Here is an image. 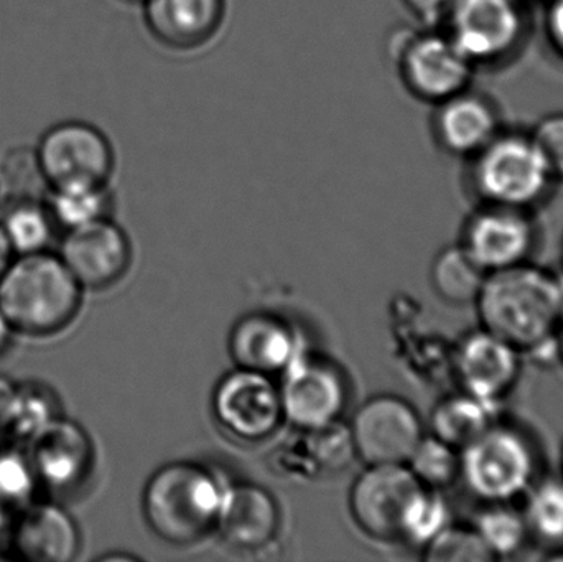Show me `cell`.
<instances>
[{
  "label": "cell",
  "mask_w": 563,
  "mask_h": 562,
  "mask_svg": "<svg viewBox=\"0 0 563 562\" xmlns=\"http://www.w3.org/2000/svg\"><path fill=\"white\" fill-rule=\"evenodd\" d=\"M479 327L508 342L518 352H554L562 323L559 274L522 263L486 274L475 300Z\"/></svg>",
  "instance_id": "6da1fadb"
},
{
  "label": "cell",
  "mask_w": 563,
  "mask_h": 562,
  "mask_svg": "<svg viewBox=\"0 0 563 562\" xmlns=\"http://www.w3.org/2000/svg\"><path fill=\"white\" fill-rule=\"evenodd\" d=\"M354 524L373 540L422 548L452 524L439 491L423 487L404 464L367 465L350 491Z\"/></svg>",
  "instance_id": "7a4b0ae2"
},
{
  "label": "cell",
  "mask_w": 563,
  "mask_h": 562,
  "mask_svg": "<svg viewBox=\"0 0 563 562\" xmlns=\"http://www.w3.org/2000/svg\"><path fill=\"white\" fill-rule=\"evenodd\" d=\"M82 287L46 251L13 257L0 277V310L13 332L46 337L65 330L78 316Z\"/></svg>",
  "instance_id": "3957f363"
},
{
  "label": "cell",
  "mask_w": 563,
  "mask_h": 562,
  "mask_svg": "<svg viewBox=\"0 0 563 562\" xmlns=\"http://www.w3.org/2000/svg\"><path fill=\"white\" fill-rule=\"evenodd\" d=\"M224 488L197 462H172L148 478L142 511L155 537L174 547H190L214 533Z\"/></svg>",
  "instance_id": "277c9868"
},
{
  "label": "cell",
  "mask_w": 563,
  "mask_h": 562,
  "mask_svg": "<svg viewBox=\"0 0 563 562\" xmlns=\"http://www.w3.org/2000/svg\"><path fill=\"white\" fill-rule=\"evenodd\" d=\"M538 477V448L511 422L496 419L460 451V481L483 504H512Z\"/></svg>",
  "instance_id": "5b68a950"
},
{
  "label": "cell",
  "mask_w": 563,
  "mask_h": 562,
  "mask_svg": "<svg viewBox=\"0 0 563 562\" xmlns=\"http://www.w3.org/2000/svg\"><path fill=\"white\" fill-rule=\"evenodd\" d=\"M387 53L404 88L419 101L435 106L472 85L475 65L442 29L399 26Z\"/></svg>",
  "instance_id": "8992f818"
},
{
  "label": "cell",
  "mask_w": 563,
  "mask_h": 562,
  "mask_svg": "<svg viewBox=\"0 0 563 562\" xmlns=\"http://www.w3.org/2000/svg\"><path fill=\"white\" fill-rule=\"evenodd\" d=\"M472 158L473 185L485 203L529 210L554 181L531 135L498 134Z\"/></svg>",
  "instance_id": "52a82bcc"
},
{
  "label": "cell",
  "mask_w": 563,
  "mask_h": 562,
  "mask_svg": "<svg viewBox=\"0 0 563 562\" xmlns=\"http://www.w3.org/2000/svg\"><path fill=\"white\" fill-rule=\"evenodd\" d=\"M49 188L108 184L115 168L111 139L91 122H58L46 129L35 147Z\"/></svg>",
  "instance_id": "ba28073f"
},
{
  "label": "cell",
  "mask_w": 563,
  "mask_h": 562,
  "mask_svg": "<svg viewBox=\"0 0 563 562\" xmlns=\"http://www.w3.org/2000/svg\"><path fill=\"white\" fill-rule=\"evenodd\" d=\"M473 65L509 58L526 35L519 0H456L440 26Z\"/></svg>",
  "instance_id": "9c48e42d"
},
{
  "label": "cell",
  "mask_w": 563,
  "mask_h": 562,
  "mask_svg": "<svg viewBox=\"0 0 563 562\" xmlns=\"http://www.w3.org/2000/svg\"><path fill=\"white\" fill-rule=\"evenodd\" d=\"M211 409L220 428L244 444L267 441L285 421L274 376L244 368L233 370L218 382Z\"/></svg>",
  "instance_id": "30bf717a"
},
{
  "label": "cell",
  "mask_w": 563,
  "mask_h": 562,
  "mask_svg": "<svg viewBox=\"0 0 563 562\" xmlns=\"http://www.w3.org/2000/svg\"><path fill=\"white\" fill-rule=\"evenodd\" d=\"M280 376L285 421L295 429L323 428L340 421L350 389L336 363L323 356L298 353Z\"/></svg>",
  "instance_id": "8fae6325"
},
{
  "label": "cell",
  "mask_w": 563,
  "mask_h": 562,
  "mask_svg": "<svg viewBox=\"0 0 563 562\" xmlns=\"http://www.w3.org/2000/svg\"><path fill=\"white\" fill-rule=\"evenodd\" d=\"M347 428L354 454L366 465H406L426 436L417 409L394 395L367 399Z\"/></svg>",
  "instance_id": "7c38bea8"
},
{
  "label": "cell",
  "mask_w": 563,
  "mask_h": 562,
  "mask_svg": "<svg viewBox=\"0 0 563 562\" xmlns=\"http://www.w3.org/2000/svg\"><path fill=\"white\" fill-rule=\"evenodd\" d=\"M538 243L529 210L485 203L466 221L462 246L486 271L528 263Z\"/></svg>",
  "instance_id": "4fadbf2b"
},
{
  "label": "cell",
  "mask_w": 563,
  "mask_h": 562,
  "mask_svg": "<svg viewBox=\"0 0 563 562\" xmlns=\"http://www.w3.org/2000/svg\"><path fill=\"white\" fill-rule=\"evenodd\" d=\"M128 234L109 218L66 231L59 257L82 289L114 286L131 264Z\"/></svg>",
  "instance_id": "5bb4252c"
},
{
  "label": "cell",
  "mask_w": 563,
  "mask_h": 562,
  "mask_svg": "<svg viewBox=\"0 0 563 562\" xmlns=\"http://www.w3.org/2000/svg\"><path fill=\"white\" fill-rule=\"evenodd\" d=\"M521 352L478 327L460 340L453 370L462 392L498 406L518 385Z\"/></svg>",
  "instance_id": "9a60e30c"
},
{
  "label": "cell",
  "mask_w": 563,
  "mask_h": 562,
  "mask_svg": "<svg viewBox=\"0 0 563 562\" xmlns=\"http://www.w3.org/2000/svg\"><path fill=\"white\" fill-rule=\"evenodd\" d=\"M139 5L148 35L170 52L210 45L228 19V0H142Z\"/></svg>",
  "instance_id": "2e32d148"
},
{
  "label": "cell",
  "mask_w": 563,
  "mask_h": 562,
  "mask_svg": "<svg viewBox=\"0 0 563 562\" xmlns=\"http://www.w3.org/2000/svg\"><path fill=\"white\" fill-rule=\"evenodd\" d=\"M29 459L36 481L55 492H71L85 484L95 465V445L81 425L56 418L29 442Z\"/></svg>",
  "instance_id": "e0dca14e"
},
{
  "label": "cell",
  "mask_w": 563,
  "mask_h": 562,
  "mask_svg": "<svg viewBox=\"0 0 563 562\" xmlns=\"http://www.w3.org/2000/svg\"><path fill=\"white\" fill-rule=\"evenodd\" d=\"M280 530V508L274 495L257 484L224 488L214 533L240 553H257L274 543Z\"/></svg>",
  "instance_id": "ac0fdd59"
},
{
  "label": "cell",
  "mask_w": 563,
  "mask_h": 562,
  "mask_svg": "<svg viewBox=\"0 0 563 562\" xmlns=\"http://www.w3.org/2000/svg\"><path fill=\"white\" fill-rule=\"evenodd\" d=\"M228 349L236 368L271 376L280 375L300 353L290 323L271 312L241 317L231 329Z\"/></svg>",
  "instance_id": "d6986e66"
},
{
  "label": "cell",
  "mask_w": 563,
  "mask_h": 562,
  "mask_svg": "<svg viewBox=\"0 0 563 562\" xmlns=\"http://www.w3.org/2000/svg\"><path fill=\"white\" fill-rule=\"evenodd\" d=\"M432 131L443 151L475 157L499 134L498 114L488 99L466 89L435 104Z\"/></svg>",
  "instance_id": "ffe728a7"
},
{
  "label": "cell",
  "mask_w": 563,
  "mask_h": 562,
  "mask_svg": "<svg viewBox=\"0 0 563 562\" xmlns=\"http://www.w3.org/2000/svg\"><path fill=\"white\" fill-rule=\"evenodd\" d=\"M356 459L350 428L340 421L323 428L297 429V436L277 452L282 474L301 481L333 477Z\"/></svg>",
  "instance_id": "44dd1931"
},
{
  "label": "cell",
  "mask_w": 563,
  "mask_h": 562,
  "mask_svg": "<svg viewBox=\"0 0 563 562\" xmlns=\"http://www.w3.org/2000/svg\"><path fill=\"white\" fill-rule=\"evenodd\" d=\"M13 550L30 562H71L81 548L78 525L55 504L29 505L12 530Z\"/></svg>",
  "instance_id": "7402d4cb"
},
{
  "label": "cell",
  "mask_w": 563,
  "mask_h": 562,
  "mask_svg": "<svg viewBox=\"0 0 563 562\" xmlns=\"http://www.w3.org/2000/svg\"><path fill=\"white\" fill-rule=\"evenodd\" d=\"M496 408L465 392L446 396L430 415V434L462 451L498 419Z\"/></svg>",
  "instance_id": "603a6c76"
},
{
  "label": "cell",
  "mask_w": 563,
  "mask_h": 562,
  "mask_svg": "<svg viewBox=\"0 0 563 562\" xmlns=\"http://www.w3.org/2000/svg\"><path fill=\"white\" fill-rule=\"evenodd\" d=\"M43 200L56 227L65 228L66 231L109 218L114 207V195L109 181L48 188Z\"/></svg>",
  "instance_id": "cb8c5ba5"
},
{
  "label": "cell",
  "mask_w": 563,
  "mask_h": 562,
  "mask_svg": "<svg viewBox=\"0 0 563 562\" xmlns=\"http://www.w3.org/2000/svg\"><path fill=\"white\" fill-rule=\"evenodd\" d=\"M486 274L462 244H453L437 254L430 280L440 299L453 306H466L475 304Z\"/></svg>",
  "instance_id": "d4e9b609"
},
{
  "label": "cell",
  "mask_w": 563,
  "mask_h": 562,
  "mask_svg": "<svg viewBox=\"0 0 563 562\" xmlns=\"http://www.w3.org/2000/svg\"><path fill=\"white\" fill-rule=\"evenodd\" d=\"M56 227L46 208L45 200L40 198H15L2 201L0 228L9 240L15 256L45 251Z\"/></svg>",
  "instance_id": "484cf974"
},
{
  "label": "cell",
  "mask_w": 563,
  "mask_h": 562,
  "mask_svg": "<svg viewBox=\"0 0 563 562\" xmlns=\"http://www.w3.org/2000/svg\"><path fill=\"white\" fill-rule=\"evenodd\" d=\"M531 541L544 547L563 544V475L538 477L525 494L522 507Z\"/></svg>",
  "instance_id": "4316f807"
},
{
  "label": "cell",
  "mask_w": 563,
  "mask_h": 562,
  "mask_svg": "<svg viewBox=\"0 0 563 562\" xmlns=\"http://www.w3.org/2000/svg\"><path fill=\"white\" fill-rule=\"evenodd\" d=\"M486 507L476 515L472 527L485 543L493 560L512 558L528 547V527L521 510L512 504H485Z\"/></svg>",
  "instance_id": "83f0119b"
},
{
  "label": "cell",
  "mask_w": 563,
  "mask_h": 562,
  "mask_svg": "<svg viewBox=\"0 0 563 562\" xmlns=\"http://www.w3.org/2000/svg\"><path fill=\"white\" fill-rule=\"evenodd\" d=\"M59 416L62 406L49 386L38 382L23 383L16 386L15 401L5 431L30 442Z\"/></svg>",
  "instance_id": "f1b7e54d"
},
{
  "label": "cell",
  "mask_w": 563,
  "mask_h": 562,
  "mask_svg": "<svg viewBox=\"0 0 563 562\" xmlns=\"http://www.w3.org/2000/svg\"><path fill=\"white\" fill-rule=\"evenodd\" d=\"M413 477L432 491H443L460 481V451L435 436H423L407 461Z\"/></svg>",
  "instance_id": "f546056e"
},
{
  "label": "cell",
  "mask_w": 563,
  "mask_h": 562,
  "mask_svg": "<svg viewBox=\"0 0 563 562\" xmlns=\"http://www.w3.org/2000/svg\"><path fill=\"white\" fill-rule=\"evenodd\" d=\"M48 188L45 175L40 168L35 147L12 148L3 155L0 162L2 201L15 200V198H40V194Z\"/></svg>",
  "instance_id": "4dcf8cb0"
},
{
  "label": "cell",
  "mask_w": 563,
  "mask_h": 562,
  "mask_svg": "<svg viewBox=\"0 0 563 562\" xmlns=\"http://www.w3.org/2000/svg\"><path fill=\"white\" fill-rule=\"evenodd\" d=\"M430 562H489L493 560L475 528L449 524L423 547Z\"/></svg>",
  "instance_id": "1f68e13d"
},
{
  "label": "cell",
  "mask_w": 563,
  "mask_h": 562,
  "mask_svg": "<svg viewBox=\"0 0 563 562\" xmlns=\"http://www.w3.org/2000/svg\"><path fill=\"white\" fill-rule=\"evenodd\" d=\"M36 484L29 455L19 451L0 452V504L3 507L26 504Z\"/></svg>",
  "instance_id": "d6a6232c"
},
{
  "label": "cell",
  "mask_w": 563,
  "mask_h": 562,
  "mask_svg": "<svg viewBox=\"0 0 563 562\" xmlns=\"http://www.w3.org/2000/svg\"><path fill=\"white\" fill-rule=\"evenodd\" d=\"M554 180H563V112L545 115L531 132Z\"/></svg>",
  "instance_id": "836d02e7"
},
{
  "label": "cell",
  "mask_w": 563,
  "mask_h": 562,
  "mask_svg": "<svg viewBox=\"0 0 563 562\" xmlns=\"http://www.w3.org/2000/svg\"><path fill=\"white\" fill-rule=\"evenodd\" d=\"M406 9L429 29H440L456 0H402Z\"/></svg>",
  "instance_id": "e575fe53"
},
{
  "label": "cell",
  "mask_w": 563,
  "mask_h": 562,
  "mask_svg": "<svg viewBox=\"0 0 563 562\" xmlns=\"http://www.w3.org/2000/svg\"><path fill=\"white\" fill-rule=\"evenodd\" d=\"M545 35L563 58V0H549L544 15Z\"/></svg>",
  "instance_id": "d590c367"
},
{
  "label": "cell",
  "mask_w": 563,
  "mask_h": 562,
  "mask_svg": "<svg viewBox=\"0 0 563 562\" xmlns=\"http://www.w3.org/2000/svg\"><path fill=\"white\" fill-rule=\"evenodd\" d=\"M16 386L12 379L0 375V431H5L7 422L12 412L13 401H15Z\"/></svg>",
  "instance_id": "8d00e7d4"
},
{
  "label": "cell",
  "mask_w": 563,
  "mask_h": 562,
  "mask_svg": "<svg viewBox=\"0 0 563 562\" xmlns=\"http://www.w3.org/2000/svg\"><path fill=\"white\" fill-rule=\"evenodd\" d=\"M15 253H13L12 246H10L9 240L3 234L2 228H0V277L5 273L7 267L12 263Z\"/></svg>",
  "instance_id": "74e56055"
},
{
  "label": "cell",
  "mask_w": 563,
  "mask_h": 562,
  "mask_svg": "<svg viewBox=\"0 0 563 562\" xmlns=\"http://www.w3.org/2000/svg\"><path fill=\"white\" fill-rule=\"evenodd\" d=\"M12 332V327L7 322L5 316H3L2 310H0V355H2V353L5 352L7 346H9Z\"/></svg>",
  "instance_id": "f35d334b"
},
{
  "label": "cell",
  "mask_w": 563,
  "mask_h": 562,
  "mask_svg": "<svg viewBox=\"0 0 563 562\" xmlns=\"http://www.w3.org/2000/svg\"><path fill=\"white\" fill-rule=\"evenodd\" d=\"M101 561L111 562V561H137L139 558L134 557V554L128 553H114V554H104V557L99 558Z\"/></svg>",
  "instance_id": "ab89813d"
},
{
  "label": "cell",
  "mask_w": 563,
  "mask_h": 562,
  "mask_svg": "<svg viewBox=\"0 0 563 562\" xmlns=\"http://www.w3.org/2000/svg\"><path fill=\"white\" fill-rule=\"evenodd\" d=\"M555 349H558V359L561 360L563 365V320L558 332V339H555Z\"/></svg>",
  "instance_id": "60d3db41"
},
{
  "label": "cell",
  "mask_w": 563,
  "mask_h": 562,
  "mask_svg": "<svg viewBox=\"0 0 563 562\" xmlns=\"http://www.w3.org/2000/svg\"><path fill=\"white\" fill-rule=\"evenodd\" d=\"M5 524H7V515L5 507L0 504V540H2L3 535H5Z\"/></svg>",
  "instance_id": "b9f144b4"
},
{
  "label": "cell",
  "mask_w": 563,
  "mask_h": 562,
  "mask_svg": "<svg viewBox=\"0 0 563 562\" xmlns=\"http://www.w3.org/2000/svg\"><path fill=\"white\" fill-rule=\"evenodd\" d=\"M124 2H129V3H141L142 0H124Z\"/></svg>",
  "instance_id": "7bdbcfd3"
},
{
  "label": "cell",
  "mask_w": 563,
  "mask_h": 562,
  "mask_svg": "<svg viewBox=\"0 0 563 562\" xmlns=\"http://www.w3.org/2000/svg\"><path fill=\"white\" fill-rule=\"evenodd\" d=\"M561 465H562V475H563V444H562V452H561Z\"/></svg>",
  "instance_id": "ee69618b"
}]
</instances>
